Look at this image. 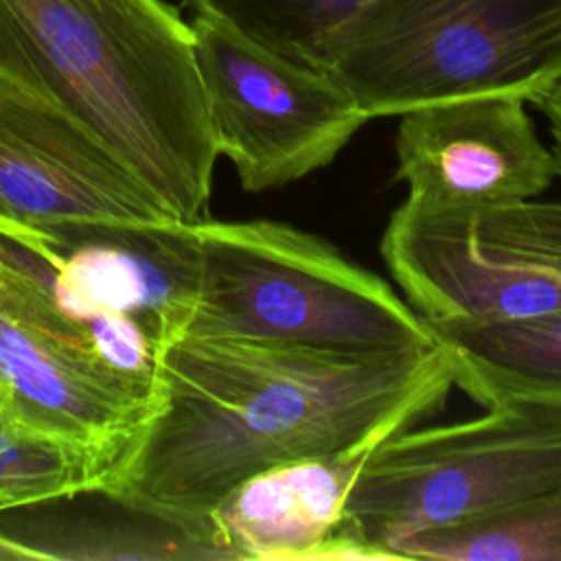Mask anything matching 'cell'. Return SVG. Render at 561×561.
Instances as JSON below:
<instances>
[{"mask_svg":"<svg viewBox=\"0 0 561 561\" xmlns=\"http://www.w3.org/2000/svg\"><path fill=\"white\" fill-rule=\"evenodd\" d=\"M397 182L421 206H478L539 197L559 175L526 101L511 94L423 105L399 116Z\"/></svg>","mask_w":561,"mask_h":561,"instance_id":"cell-10","label":"cell"},{"mask_svg":"<svg viewBox=\"0 0 561 561\" xmlns=\"http://www.w3.org/2000/svg\"><path fill=\"white\" fill-rule=\"evenodd\" d=\"M397 552L419 561H561V486L484 522L423 530Z\"/></svg>","mask_w":561,"mask_h":561,"instance_id":"cell-15","label":"cell"},{"mask_svg":"<svg viewBox=\"0 0 561 561\" xmlns=\"http://www.w3.org/2000/svg\"><path fill=\"white\" fill-rule=\"evenodd\" d=\"M11 559H210L237 561L213 513H169L101 482L0 508Z\"/></svg>","mask_w":561,"mask_h":561,"instance_id":"cell-12","label":"cell"},{"mask_svg":"<svg viewBox=\"0 0 561 561\" xmlns=\"http://www.w3.org/2000/svg\"><path fill=\"white\" fill-rule=\"evenodd\" d=\"M381 259L430 324H508L561 311V202H403Z\"/></svg>","mask_w":561,"mask_h":561,"instance_id":"cell-6","label":"cell"},{"mask_svg":"<svg viewBox=\"0 0 561 561\" xmlns=\"http://www.w3.org/2000/svg\"><path fill=\"white\" fill-rule=\"evenodd\" d=\"M484 414L403 430L368 456L342 528L383 559L412 535L484 522L561 486V399L511 394Z\"/></svg>","mask_w":561,"mask_h":561,"instance_id":"cell-5","label":"cell"},{"mask_svg":"<svg viewBox=\"0 0 561 561\" xmlns=\"http://www.w3.org/2000/svg\"><path fill=\"white\" fill-rule=\"evenodd\" d=\"M193 230L202 272L184 335L337 353H408L440 344L381 276L318 234L272 219H199Z\"/></svg>","mask_w":561,"mask_h":561,"instance_id":"cell-3","label":"cell"},{"mask_svg":"<svg viewBox=\"0 0 561 561\" xmlns=\"http://www.w3.org/2000/svg\"><path fill=\"white\" fill-rule=\"evenodd\" d=\"M191 31L217 151L243 191L280 188L329 167L370 121L322 70L199 15Z\"/></svg>","mask_w":561,"mask_h":561,"instance_id":"cell-7","label":"cell"},{"mask_svg":"<svg viewBox=\"0 0 561 561\" xmlns=\"http://www.w3.org/2000/svg\"><path fill=\"white\" fill-rule=\"evenodd\" d=\"M0 72L96 134L178 221L219 158L191 24L162 0H0Z\"/></svg>","mask_w":561,"mask_h":561,"instance_id":"cell-2","label":"cell"},{"mask_svg":"<svg viewBox=\"0 0 561 561\" xmlns=\"http://www.w3.org/2000/svg\"><path fill=\"white\" fill-rule=\"evenodd\" d=\"M550 85H554V88H561V75H559V77H557V79H554Z\"/></svg>","mask_w":561,"mask_h":561,"instance_id":"cell-19","label":"cell"},{"mask_svg":"<svg viewBox=\"0 0 561 561\" xmlns=\"http://www.w3.org/2000/svg\"><path fill=\"white\" fill-rule=\"evenodd\" d=\"M379 443L291 460L234 486L210 513L237 561H316Z\"/></svg>","mask_w":561,"mask_h":561,"instance_id":"cell-13","label":"cell"},{"mask_svg":"<svg viewBox=\"0 0 561 561\" xmlns=\"http://www.w3.org/2000/svg\"><path fill=\"white\" fill-rule=\"evenodd\" d=\"M530 103H535L539 107V112L543 114V118L548 123V129L552 134V142H554V156H557L559 169H561V88L548 85Z\"/></svg>","mask_w":561,"mask_h":561,"instance_id":"cell-18","label":"cell"},{"mask_svg":"<svg viewBox=\"0 0 561 561\" xmlns=\"http://www.w3.org/2000/svg\"><path fill=\"white\" fill-rule=\"evenodd\" d=\"M430 329L454 362V386L473 401L486 405L511 394L561 399V311L526 322Z\"/></svg>","mask_w":561,"mask_h":561,"instance_id":"cell-14","label":"cell"},{"mask_svg":"<svg viewBox=\"0 0 561 561\" xmlns=\"http://www.w3.org/2000/svg\"><path fill=\"white\" fill-rule=\"evenodd\" d=\"M368 118L511 94L561 75V0H370L313 59Z\"/></svg>","mask_w":561,"mask_h":561,"instance_id":"cell-4","label":"cell"},{"mask_svg":"<svg viewBox=\"0 0 561 561\" xmlns=\"http://www.w3.org/2000/svg\"><path fill=\"white\" fill-rule=\"evenodd\" d=\"M9 224L50 280L85 309L138 322L160 351L186 333L202 272L193 224Z\"/></svg>","mask_w":561,"mask_h":561,"instance_id":"cell-8","label":"cell"},{"mask_svg":"<svg viewBox=\"0 0 561 561\" xmlns=\"http://www.w3.org/2000/svg\"><path fill=\"white\" fill-rule=\"evenodd\" d=\"M370 0H186L195 15L313 68L327 39Z\"/></svg>","mask_w":561,"mask_h":561,"instance_id":"cell-16","label":"cell"},{"mask_svg":"<svg viewBox=\"0 0 561 561\" xmlns=\"http://www.w3.org/2000/svg\"><path fill=\"white\" fill-rule=\"evenodd\" d=\"M112 465L105 454L39 436L0 416V508L96 484Z\"/></svg>","mask_w":561,"mask_h":561,"instance_id":"cell-17","label":"cell"},{"mask_svg":"<svg viewBox=\"0 0 561 561\" xmlns=\"http://www.w3.org/2000/svg\"><path fill=\"white\" fill-rule=\"evenodd\" d=\"M0 219H173L85 125L0 72Z\"/></svg>","mask_w":561,"mask_h":561,"instance_id":"cell-9","label":"cell"},{"mask_svg":"<svg viewBox=\"0 0 561 561\" xmlns=\"http://www.w3.org/2000/svg\"><path fill=\"white\" fill-rule=\"evenodd\" d=\"M158 405V386L0 307V416L114 462Z\"/></svg>","mask_w":561,"mask_h":561,"instance_id":"cell-11","label":"cell"},{"mask_svg":"<svg viewBox=\"0 0 561 561\" xmlns=\"http://www.w3.org/2000/svg\"><path fill=\"white\" fill-rule=\"evenodd\" d=\"M454 386L443 344L337 353L182 335L160 351L158 405L101 484L169 513H210L243 480L414 427Z\"/></svg>","mask_w":561,"mask_h":561,"instance_id":"cell-1","label":"cell"}]
</instances>
